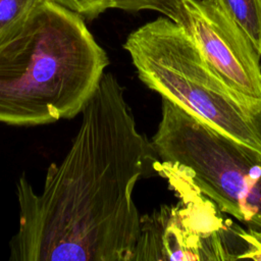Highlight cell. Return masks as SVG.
Segmentation results:
<instances>
[{
  "instance_id": "cell-1",
  "label": "cell",
  "mask_w": 261,
  "mask_h": 261,
  "mask_svg": "<svg viewBox=\"0 0 261 261\" xmlns=\"http://www.w3.org/2000/svg\"><path fill=\"white\" fill-rule=\"evenodd\" d=\"M159 160L140 134L124 88L111 72L82 111L66 156L47 169L37 193L24 175L16 181L18 228L11 261H132L141 216L133 200L140 177Z\"/></svg>"
},
{
  "instance_id": "cell-2",
  "label": "cell",
  "mask_w": 261,
  "mask_h": 261,
  "mask_svg": "<svg viewBox=\"0 0 261 261\" xmlns=\"http://www.w3.org/2000/svg\"><path fill=\"white\" fill-rule=\"evenodd\" d=\"M108 64L81 14L40 0L0 32V122L32 126L74 117Z\"/></svg>"
},
{
  "instance_id": "cell-3",
  "label": "cell",
  "mask_w": 261,
  "mask_h": 261,
  "mask_svg": "<svg viewBox=\"0 0 261 261\" xmlns=\"http://www.w3.org/2000/svg\"><path fill=\"white\" fill-rule=\"evenodd\" d=\"M123 48L149 89L261 153V98L230 87L182 25L158 17L132 32Z\"/></svg>"
},
{
  "instance_id": "cell-4",
  "label": "cell",
  "mask_w": 261,
  "mask_h": 261,
  "mask_svg": "<svg viewBox=\"0 0 261 261\" xmlns=\"http://www.w3.org/2000/svg\"><path fill=\"white\" fill-rule=\"evenodd\" d=\"M151 145L160 161L178 166L221 212L261 228V153L165 98Z\"/></svg>"
},
{
  "instance_id": "cell-5",
  "label": "cell",
  "mask_w": 261,
  "mask_h": 261,
  "mask_svg": "<svg viewBox=\"0 0 261 261\" xmlns=\"http://www.w3.org/2000/svg\"><path fill=\"white\" fill-rule=\"evenodd\" d=\"M154 169L167 179L180 201L141 216L132 261L237 260L240 252L234 245L244 242L234 226L223 222L216 205L175 164L157 160Z\"/></svg>"
},
{
  "instance_id": "cell-6",
  "label": "cell",
  "mask_w": 261,
  "mask_h": 261,
  "mask_svg": "<svg viewBox=\"0 0 261 261\" xmlns=\"http://www.w3.org/2000/svg\"><path fill=\"white\" fill-rule=\"evenodd\" d=\"M186 22L201 53L233 89L261 98V56L217 0H182Z\"/></svg>"
},
{
  "instance_id": "cell-7",
  "label": "cell",
  "mask_w": 261,
  "mask_h": 261,
  "mask_svg": "<svg viewBox=\"0 0 261 261\" xmlns=\"http://www.w3.org/2000/svg\"><path fill=\"white\" fill-rule=\"evenodd\" d=\"M261 56V0H217Z\"/></svg>"
},
{
  "instance_id": "cell-8",
  "label": "cell",
  "mask_w": 261,
  "mask_h": 261,
  "mask_svg": "<svg viewBox=\"0 0 261 261\" xmlns=\"http://www.w3.org/2000/svg\"><path fill=\"white\" fill-rule=\"evenodd\" d=\"M109 8H118L127 11L144 9L155 10L176 23L184 25L186 11L182 0H107Z\"/></svg>"
},
{
  "instance_id": "cell-9",
  "label": "cell",
  "mask_w": 261,
  "mask_h": 261,
  "mask_svg": "<svg viewBox=\"0 0 261 261\" xmlns=\"http://www.w3.org/2000/svg\"><path fill=\"white\" fill-rule=\"evenodd\" d=\"M40 0H0V32L24 15Z\"/></svg>"
},
{
  "instance_id": "cell-10",
  "label": "cell",
  "mask_w": 261,
  "mask_h": 261,
  "mask_svg": "<svg viewBox=\"0 0 261 261\" xmlns=\"http://www.w3.org/2000/svg\"><path fill=\"white\" fill-rule=\"evenodd\" d=\"M79 14L84 18L93 19L108 9L107 0H52Z\"/></svg>"
},
{
  "instance_id": "cell-11",
  "label": "cell",
  "mask_w": 261,
  "mask_h": 261,
  "mask_svg": "<svg viewBox=\"0 0 261 261\" xmlns=\"http://www.w3.org/2000/svg\"><path fill=\"white\" fill-rule=\"evenodd\" d=\"M236 233L244 241L245 251L239 259H253L261 261V228L251 227L245 230L240 226H234Z\"/></svg>"
}]
</instances>
